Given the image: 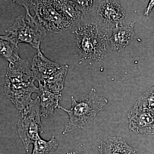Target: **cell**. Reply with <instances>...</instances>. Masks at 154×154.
I'll use <instances>...</instances> for the list:
<instances>
[{
    "label": "cell",
    "instance_id": "obj_1",
    "mask_svg": "<svg viewBox=\"0 0 154 154\" xmlns=\"http://www.w3.org/2000/svg\"><path fill=\"white\" fill-rule=\"evenodd\" d=\"M35 81L31 64L27 60L21 58L15 63H9L4 91L7 97L20 111L33 100L31 95L33 93L39 92V88L34 84Z\"/></svg>",
    "mask_w": 154,
    "mask_h": 154
},
{
    "label": "cell",
    "instance_id": "obj_2",
    "mask_svg": "<svg viewBox=\"0 0 154 154\" xmlns=\"http://www.w3.org/2000/svg\"><path fill=\"white\" fill-rule=\"evenodd\" d=\"M15 3L23 6L26 11L25 16L16 18L14 25L6 30V35L1 36V39L8 40L17 46L19 43L30 45L37 50L46 36V30L40 25L29 11V1H15Z\"/></svg>",
    "mask_w": 154,
    "mask_h": 154
},
{
    "label": "cell",
    "instance_id": "obj_3",
    "mask_svg": "<svg viewBox=\"0 0 154 154\" xmlns=\"http://www.w3.org/2000/svg\"><path fill=\"white\" fill-rule=\"evenodd\" d=\"M72 107L69 110L59 105L58 108L64 110L69 116L63 134L76 129H83L93 122L96 115L108 102L107 99L98 96L93 88L89 94L80 101L72 96Z\"/></svg>",
    "mask_w": 154,
    "mask_h": 154
},
{
    "label": "cell",
    "instance_id": "obj_4",
    "mask_svg": "<svg viewBox=\"0 0 154 154\" xmlns=\"http://www.w3.org/2000/svg\"><path fill=\"white\" fill-rule=\"evenodd\" d=\"M80 60L99 61L106 50L107 36L94 23L79 26L75 30Z\"/></svg>",
    "mask_w": 154,
    "mask_h": 154
},
{
    "label": "cell",
    "instance_id": "obj_5",
    "mask_svg": "<svg viewBox=\"0 0 154 154\" xmlns=\"http://www.w3.org/2000/svg\"><path fill=\"white\" fill-rule=\"evenodd\" d=\"M41 117L40 100L38 96L20 111L17 125L18 134L27 152L29 145L40 137L39 134L43 131Z\"/></svg>",
    "mask_w": 154,
    "mask_h": 154
},
{
    "label": "cell",
    "instance_id": "obj_6",
    "mask_svg": "<svg viewBox=\"0 0 154 154\" xmlns=\"http://www.w3.org/2000/svg\"><path fill=\"white\" fill-rule=\"evenodd\" d=\"M35 11V18L46 30L54 33L63 32L71 28L72 24L58 12L52 1H29Z\"/></svg>",
    "mask_w": 154,
    "mask_h": 154
},
{
    "label": "cell",
    "instance_id": "obj_7",
    "mask_svg": "<svg viewBox=\"0 0 154 154\" xmlns=\"http://www.w3.org/2000/svg\"><path fill=\"white\" fill-rule=\"evenodd\" d=\"M130 131L134 134H154V116L137 101L128 115Z\"/></svg>",
    "mask_w": 154,
    "mask_h": 154
},
{
    "label": "cell",
    "instance_id": "obj_8",
    "mask_svg": "<svg viewBox=\"0 0 154 154\" xmlns=\"http://www.w3.org/2000/svg\"><path fill=\"white\" fill-rule=\"evenodd\" d=\"M98 14L107 28L113 29L123 25L126 14L120 3L105 1L99 5Z\"/></svg>",
    "mask_w": 154,
    "mask_h": 154
},
{
    "label": "cell",
    "instance_id": "obj_9",
    "mask_svg": "<svg viewBox=\"0 0 154 154\" xmlns=\"http://www.w3.org/2000/svg\"><path fill=\"white\" fill-rule=\"evenodd\" d=\"M32 71L36 81L41 84L51 77L60 68V66L56 63L45 57L40 49L33 57L31 63Z\"/></svg>",
    "mask_w": 154,
    "mask_h": 154
},
{
    "label": "cell",
    "instance_id": "obj_10",
    "mask_svg": "<svg viewBox=\"0 0 154 154\" xmlns=\"http://www.w3.org/2000/svg\"><path fill=\"white\" fill-rule=\"evenodd\" d=\"M134 23L133 22L126 26L122 25L113 29L112 35L108 40L113 50L120 52L131 43L134 35Z\"/></svg>",
    "mask_w": 154,
    "mask_h": 154
},
{
    "label": "cell",
    "instance_id": "obj_11",
    "mask_svg": "<svg viewBox=\"0 0 154 154\" xmlns=\"http://www.w3.org/2000/svg\"><path fill=\"white\" fill-rule=\"evenodd\" d=\"M100 154H137V149L128 145L120 137H113L102 141L99 145Z\"/></svg>",
    "mask_w": 154,
    "mask_h": 154
},
{
    "label": "cell",
    "instance_id": "obj_12",
    "mask_svg": "<svg viewBox=\"0 0 154 154\" xmlns=\"http://www.w3.org/2000/svg\"><path fill=\"white\" fill-rule=\"evenodd\" d=\"M56 10L73 25L83 19L85 13L75 1H52Z\"/></svg>",
    "mask_w": 154,
    "mask_h": 154
},
{
    "label": "cell",
    "instance_id": "obj_13",
    "mask_svg": "<svg viewBox=\"0 0 154 154\" xmlns=\"http://www.w3.org/2000/svg\"><path fill=\"white\" fill-rule=\"evenodd\" d=\"M38 94L40 100V112L41 116L45 118L49 117L54 110L59 106V102L62 94L52 93L38 85Z\"/></svg>",
    "mask_w": 154,
    "mask_h": 154
},
{
    "label": "cell",
    "instance_id": "obj_14",
    "mask_svg": "<svg viewBox=\"0 0 154 154\" xmlns=\"http://www.w3.org/2000/svg\"><path fill=\"white\" fill-rule=\"evenodd\" d=\"M68 68V65L60 66V68L55 74L43 83L38 84V85L43 86L52 93L62 94Z\"/></svg>",
    "mask_w": 154,
    "mask_h": 154
},
{
    "label": "cell",
    "instance_id": "obj_15",
    "mask_svg": "<svg viewBox=\"0 0 154 154\" xmlns=\"http://www.w3.org/2000/svg\"><path fill=\"white\" fill-rule=\"evenodd\" d=\"M33 144L31 154H53L58 147L57 141L54 136L48 141L39 137L33 143Z\"/></svg>",
    "mask_w": 154,
    "mask_h": 154
},
{
    "label": "cell",
    "instance_id": "obj_16",
    "mask_svg": "<svg viewBox=\"0 0 154 154\" xmlns=\"http://www.w3.org/2000/svg\"><path fill=\"white\" fill-rule=\"evenodd\" d=\"M18 49V46L15 45L8 40L1 39L0 54L2 57L9 62V63H15L21 59Z\"/></svg>",
    "mask_w": 154,
    "mask_h": 154
},
{
    "label": "cell",
    "instance_id": "obj_17",
    "mask_svg": "<svg viewBox=\"0 0 154 154\" xmlns=\"http://www.w3.org/2000/svg\"><path fill=\"white\" fill-rule=\"evenodd\" d=\"M137 101L149 110L154 116V86L146 91Z\"/></svg>",
    "mask_w": 154,
    "mask_h": 154
},
{
    "label": "cell",
    "instance_id": "obj_18",
    "mask_svg": "<svg viewBox=\"0 0 154 154\" xmlns=\"http://www.w3.org/2000/svg\"><path fill=\"white\" fill-rule=\"evenodd\" d=\"M84 13L91 11L94 6V1H75Z\"/></svg>",
    "mask_w": 154,
    "mask_h": 154
},
{
    "label": "cell",
    "instance_id": "obj_19",
    "mask_svg": "<svg viewBox=\"0 0 154 154\" xmlns=\"http://www.w3.org/2000/svg\"><path fill=\"white\" fill-rule=\"evenodd\" d=\"M154 7V1L152 0L149 2L148 5L147 7L146 8L145 11H144V15L145 16H149L150 13L151 11H152V9Z\"/></svg>",
    "mask_w": 154,
    "mask_h": 154
},
{
    "label": "cell",
    "instance_id": "obj_20",
    "mask_svg": "<svg viewBox=\"0 0 154 154\" xmlns=\"http://www.w3.org/2000/svg\"><path fill=\"white\" fill-rule=\"evenodd\" d=\"M63 154H79L75 152H67Z\"/></svg>",
    "mask_w": 154,
    "mask_h": 154
}]
</instances>
